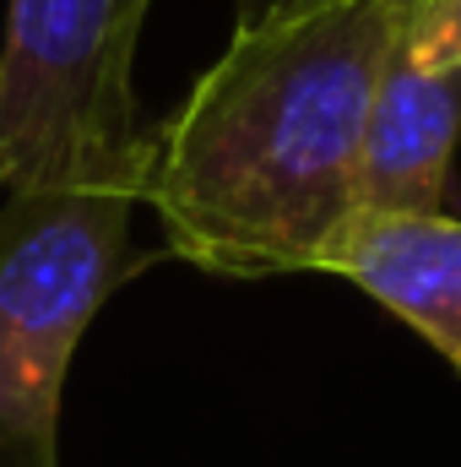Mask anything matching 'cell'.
Wrapping results in <instances>:
<instances>
[{
  "label": "cell",
  "mask_w": 461,
  "mask_h": 467,
  "mask_svg": "<svg viewBox=\"0 0 461 467\" xmlns=\"http://www.w3.org/2000/svg\"><path fill=\"white\" fill-rule=\"evenodd\" d=\"M402 0H332L233 27L190 99L152 130L141 207L169 255L212 277L321 272L358 213V141Z\"/></svg>",
  "instance_id": "1"
},
{
  "label": "cell",
  "mask_w": 461,
  "mask_h": 467,
  "mask_svg": "<svg viewBox=\"0 0 461 467\" xmlns=\"http://www.w3.org/2000/svg\"><path fill=\"white\" fill-rule=\"evenodd\" d=\"M321 272L364 288L380 310L407 321L440 358L461 369V218L353 213Z\"/></svg>",
  "instance_id": "5"
},
{
  "label": "cell",
  "mask_w": 461,
  "mask_h": 467,
  "mask_svg": "<svg viewBox=\"0 0 461 467\" xmlns=\"http://www.w3.org/2000/svg\"><path fill=\"white\" fill-rule=\"evenodd\" d=\"M402 49L429 71H461V0H402Z\"/></svg>",
  "instance_id": "6"
},
{
  "label": "cell",
  "mask_w": 461,
  "mask_h": 467,
  "mask_svg": "<svg viewBox=\"0 0 461 467\" xmlns=\"http://www.w3.org/2000/svg\"><path fill=\"white\" fill-rule=\"evenodd\" d=\"M461 147V71L418 66L402 38L385 55L364 141H358V213L440 218L451 213V169Z\"/></svg>",
  "instance_id": "4"
},
{
  "label": "cell",
  "mask_w": 461,
  "mask_h": 467,
  "mask_svg": "<svg viewBox=\"0 0 461 467\" xmlns=\"http://www.w3.org/2000/svg\"><path fill=\"white\" fill-rule=\"evenodd\" d=\"M315 5H332V0H233V27H266V22H282Z\"/></svg>",
  "instance_id": "7"
},
{
  "label": "cell",
  "mask_w": 461,
  "mask_h": 467,
  "mask_svg": "<svg viewBox=\"0 0 461 467\" xmlns=\"http://www.w3.org/2000/svg\"><path fill=\"white\" fill-rule=\"evenodd\" d=\"M152 0H11L0 44V191H136L152 125L136 104V38Z\"/></svg>",
  "instance_id": "2"
},
{
  "label": "cell",
  "mask_w": 461,
  "mask_h": 467,
  "mask_svg": "<svg viewBox=\"0 0 461 467\" xmlns=\"http://www.w3.org/2000/svg\"><path fill=\"white\" fill-rule=\"evenodd\" d=\"M141 196L109 185L5 191L0 207V451L55 467L66 369L82 332L147 255L130 244Z\"/></svg>",
  "instance_id": "3"
}]
</instances>
